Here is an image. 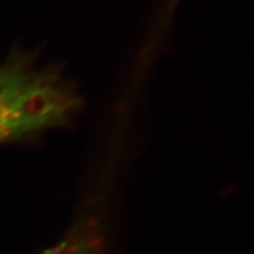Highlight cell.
Here are the masks:
<instances>
[{"label": "cell", "instance_id": "6da1fadb", "mask_svg": "<svg viewBox=\"0 0 254 254\" xmlns=\"http://www.w3.org/2000/svg\"><path fill=\"white\" fill-rule=\"evenodd\" d=\"M80 109L74 85L36 53L17 47L0 65V145L68 125Z\"/></svg>", "mask_w": 254, "mask_h": 254}, {"label": "cell", "instance_id": "7a4b0ae2", "mask_svg": "<svg viewBox=\"0 0 254 254\" xmlns=\"http://www.w3.org/2000/svg\"><path fill=\"white\" fill-rule=\"evenodd\" d=\"M47 254H104V249L97 231L82 226L66 237Z\"/></svg>", "mask_w": 254, "mask_h": 254}]
</instances>
